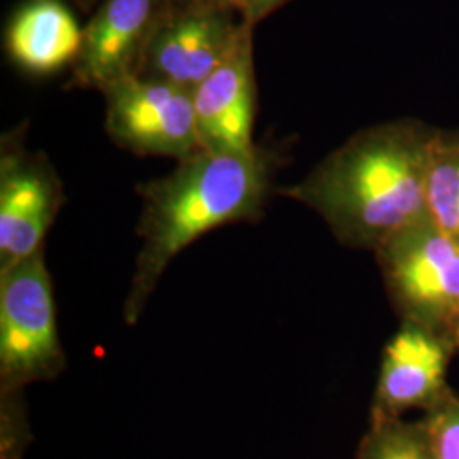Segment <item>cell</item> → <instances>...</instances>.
<instances>
[{"label": "cell", "mask_w": 459, "mask_h": 459, "mask_svg": "<svg viewBox=\"0 0 459 459\" xmlns=\"http://www.w3.org/2000/svg\"><path fill=\"white\" fill-rule=\"evenodd\" d=\"M434 132L415 119L366 128L303 181L278 187L276 195L313 210L345 247L375 252L427 214V160Z\"/></svg>", "instance_id": "6da1fadb"}, {"label": "cell", "mask_w": 459, "mask_h": 459, "mask_svg": "<svg viewBox=\"0 0 459 459\" xmlns=\"http://www.w3.org/2000/svg\"><path fill=\"white\" fill-rule=\"evenodd\" d=\"M172 0H102L83 28L68 87L94 89L138 77Z\"/></svg>", "instance_id": "ba28073f"}, {"label": "cell", "mask_w": 459, "mask_h": 459, "mask_svg": "<svg viewBox=\"0 0 459 459\" xmlns=\"http://www.w3.org/2000/svg\"><path fill=\"white\" fill-rule=\"evenodd\" d=\"M290 0H255L242 19L248 22L250 26L255 28V24H259L264 19L271 16L273 13H276L282 5H286Z\"/></svg>", "instance_id": "9a60e30c"}, {"label": "cell", "mask_w": 459, "mask_h": 459, "mask_svg": "<svg viewBox=\"0 0 459 459\" xmlns=\"http://www.w3.org/2000/svg\"><path fill=\"white\" fill-rule=\"evenodd\" d=\"M104 128L116 147L138 157L178 162L199 147L193 92L174 83L132 77L106 87Z\"/></svg>", "instance_id": "5b68a950"}, {"label": "cell", "mask_w": 459, "mask_h": 459, "mask_svg": "<svg viewBox=\"0 0 459 459\" xmlns=\"http://www.w3.org/2000/svg\"><path fill=\"white\" fill-rule=\"evenodd\" d=\"M356 459H437L426 426L396 419H371Z\"/></svg>", "instance_id": "4fadbf2b"}, {"label": "cell", "mask_w": 459, "mask_h": 459, "mask_svg": "<svg viewBox=\"0 0 459 459\" xmlns=\"http://www.w3.org/2000/svg\"><path fill=\"white\" fill-rule=\"evenodd\" d=\"M453 344H455L456 351L459 352V325L456 328V332H455V335H453Z\"/></svg>", "instance_id": "ac0fdd59"}, {"label": "cell", "mask_w": 459, "mask_h": 459, "mask_svg": "<svg viewBox=\"0 0 459 459\" xmlns=\"http://www.w3.org/2000/svg\"><path fill=\"white\" fill-rule=\"evenodd\" d=\"M237 16L235 11L197 0L174 5L153 36L138 77L195 92L235 47L244 28V19Z\"/></svg>", "instance_id": "52a82bcc"}, {"label": "cell", "mask_w": 459, "mask_h": 459, "mask_svg": "<svg viewBox=\"0 0 459 459\" xmlns=\"http://www.w3.org/2000/svg\"><path fill=\"white\" fill-rule=\"evenodd\" d=\"M82 38L83 28L65 2L28 0L7 24L5 51L22 70L47 75L74 65Z\"/></svg>", "instance_id": "8fae6325"}, {"label": "cell", "mask_w": 459, "mask_h": 459, "mask_svg": "<svg viewBox=\"0 0 459 459\" xmlns=\"http://www.w3.org/2000/svg\"><path fill=\"white\" fill-rule=\"evenodd\" d=\"M189 2H193V0H172V4H174L176 7H179V5H186V4H189Z\"/></svg>", "instance_id": "d6986e66"}, {"label": "cell", "mask_w": 459, "mask_h": 459, "mask_svg": "<svg viewBox=\"0 0 459 459\" xmlns=\"http://www.w3.org/2000/svg\"><path fill=\"white\" fill-rule=\"evenodd\" d=\"M197 2H204V4H212V5H218V7H223V9L235 11V13H238L240 17H242L255 0H197Z\"/></svg>", "instance_id": "2e32d148"}, {"label": "cell", "mask_w": 459, "mask_h": 459, "mask_svg": "<svg viewBox=\"0 0 459 459\" xmlns=\"http://www.w3.org/2000/svg\"><path fill=\"white\" fill-rule=\"evenodd\" d=\"M430 444L437 459H459V396L447 390L424 411Z\"/></svg>", "instance_id": "5bb4252c"}, {"label": "cell", "mask_w": 459, "mask_h": 459, "mask_svg": "<svg viewBox=\"0 0 459 459\" xmlns=\"http://www.w3.org/2000/svg\"><path fill=\"white\" fill-rule=\"evenodd\" d=\"M375 255L402 320L453 341L459 325L458 240L426 214L377 247Z\"/></svg>", "instance_id": "277c9868"}, {"label": "cell", "mask_w": 459, "mask_h": 459, "mask_svg": "<svg viewBox=\"0 0 459 459\" xmlns=\"http://www.w3.org/2000/svg\"><path fill=\"white\" fill-rule=\"evenodd\" d=\"M426 206L430 220L459 242V130H436L430 140Z\"/></svg>", "instance_id": "7c38bea8"}, {"label": "cell", "mask_w": 459, "mask_h": 459, "mask_svg": "<svg viewBox=\"0 0 459 459\" xmlns=\"http://www.w3.org/2000/svg\"><path fill=\"white\" fill-rule=\"evenodd\" d=\"M65 368L43 247L0 273V394H21Z\"/></svg>", "instance_id": "3957f363"}, {"label": "cell", "mask_w": 459, "mask_h": 459, "mask_svg": "<svg viewBox=\"0 0 459 459\" xmlns=\"http://www.w3.org/2000/svg\"><path fill=\"white\" fill-rule=\"evenodd\" d=\"M281 160L279 152L261 145L247 153L197 150L170 174L138 184L142 248L123 308L128 325L140 320L167 267L186 247L230 223L263 220L278 189Z\"/></svg>", "instance_id": "7a4b0ae2"}, {"label": "cell", "mask_w": 459, "mask_h": 459, "mask_svg": "<svg viewBox=\"0 0 459 459\" xmlns=\"http://www.w3.org/2000/svg\"><path fill=\"white\" fill-rule=\"evenodd\" d=\"M64 204V184L43 153L9 133L0 147V273L45 247L47 233Z\"/></svg>", "instance_id": "8992f818"}, {"label": "cell", "mask_w": 459, "mask_h": 459, "mask_svg": "<svg viewBox=\"0 0 459 459\" xmlns=\"http://www.w3.org/2000/svg\"><path fill=\"white\" fill-rule=\"evenodd\" d=\"M62 2H72V4H77L81 9H87L91 5H94L98 0H62Z\"/></svg>", "instance_id": "e0dca14e"}, {"label": "cell", "mask_w": 459, "mask_h": 459, "mask_svg": "<svg viewBox=\"0 0 459 459\" xmlns=\"http://www.w3.org/2000/svg\"><path fill=\"white\" fill-rule=\"evenodd\" d=\"M455 352L449 337L402 320L381 358L371 419H396L430 409L449 390L446 377Z\"/></svg>", "instance_id": "9c48e42d"}, {"label": "cell", "mask_w": 459, "mask_h": 459, "mask_svg": "<svg viewBox=\"0 0 459 459\" xmlns=\"http://www.w3.org/2000/svg\"><path fill=\"white\" fill-rule=\"evenodd\" d=\"M199 147L214 153H247L257 147L254 123L257 83L254 26L244 21L229 56L193 92Z\"/></svg>", "instance_id": "30bf717a"}]
</instances>
